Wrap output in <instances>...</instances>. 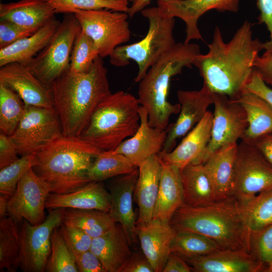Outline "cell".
Returning <instances> with one entry per match:
<instances>
[{"label": "cell", "instance_id": "ba28073f", "mask_svg": "<svg viewBox=\"0 0 272 272\" xmlns=\"http://www.w3.org/2000/svg\"><path fill=\"white\" fill-rule=\"evenodd\" d=\"M81 30L75 15L64 14L48 43L25 65L38 79L50 86L55 80L69 69L74 44Z\"/></svg>", "mask_w": 272, "mask_h": 272}, {"label": "cell", "instance_id": "ab89813d", "mask_svg": "<svg viewBox=\"0 0 272 272\" xmlns=\"http://www.w3.org/2000/svg\"><path fill=\"white\" fill-rule=\"evenodd\" d=\"M98 56V52L94 41L81 30L74 44L69 70L76 74L86 72Z\"/></svg>", "mask_w": 272, "mask_h": 272}, {"label": "cell", "instance_id": "f35d334b", "mask_svg": "<svg viewBox=\"0 0 272 272\" xmlns=\"http://www.w3.org/2000/svg\"><path fill=\"white\" fill-rule=\"evenodd\" d=\"M56 14L73 13L76 10L89 11L107 9L128 13L127 0H45Z\"/></svg>", "mask_w": 272, "mask_h": 272}, {"label": "cell", "instance_id": "7c38bea8", "mask_svg": "<svg viewBox=\"0 0 272 272\" xmlns=\"http://www.w3.org/2000/svg\"><path fill=\"white\" fill-rule=\"evenodd\" d=\"M62 135L54 108L26 105L25 113L14 133L8 136L19 156L33 153L45 144Z\"/></svg>", "mask_w": 272, "mask_h": 272}, {"label": "cell", "instance_id": "7dc6e473", "mask_svg": "<svg viewBox=\"0 0 272 272\" xmlns=\"http://www.w3.org/2000/svg\"><path fill=\"white\" fill-rule=\"evenodd\" d=\"M245 89L262 98L272 107V89L267 85L254 69Z\"/></svg>", "mask_w": 272, "mask_h": 272}, {"label": "cell", "instance_id": "ac0fdd59", "mask_svg": "<svg viewBox=\"0 0 272 272\" xmlns=\"http://www.w3.org/2000/svg\"><path fill=\"white\" fill-rule=\"evenodd\" d=\"M139 175V169L114 179L109 185L111 202L109 214L123 229L131 247L136 238V218L132 195Z\"/></svg>", "mask_w": 272, "mask_h": 272}, {"label": "cell", "instance_id": "1f68e13d", "mask_svg": "<svg viewBox=\"0 0 272 272\" xmlns=\"http://www.w3.org/2000/svg\"><path fill=\"white\" fill-rule=\"evenodd\" d=\"M63 222L81 229L93 239L104 235L116 224L108 212L74 209H65Z\"/></svg>", "mask_w": 272, "mask_h": 272}, {"label": "cell", "instance_id": "f1b7e54d", "mask_svg": "<svg viewBox=\"0 0 272 272\" xmlns=\"http://www.w3.org/2000/svg\"><path fill=\"white\" fill-rule=\"evenodd\" d=\"M235 100L244 109L248 122L241 141L251 143L272 132V107L267 102L246 89Z\"/></svg>", "mask_w": 272, "mask_h": 272}, {"label": "cell", "instance_id": "e0dca14e", "mask_svg": "<svg viewBox=\"0 0 272 272\" xmlns=\"http://www.w3.org/2000/svg\"><path fill=\"white\" fill-rule=\"evenodd\" d=\"M0 84L14 91L26 105L54 108L50 86L41 82L23 63L15 62L1 67Z\"/></svg>", "mask_w": 272, "mask_h": 272}, {"label": "cell", "instance_id": "836d02e7", "mask_svg": "<svg viewBox=\"0 0 272 272\" xmlns=\"http://www.w3.org/2000/svg\"><path fill=\"white\" fill-rule=\"evenodd\" d=\"M241 205L243 220L250 233L272 224V188Z\"/></svg>", "mask_w": 272, "mask_h": 272}, {"label": "cell", "instance_id": "2e32d148", "mask_svg": "<svg viewBox=\"0 0 272 272\" xmlns=\"http://www.w3.org/2000/svg\"><path fill=\"white\" fill-rule=\"evenodd\" d=\"M177 96L180 105V114L176 121L166 129L167 137L161 151L164 153L171 151L177 140L191 130L214 103V93L205 83L199 90H180Z\"/></svg>", "mask_w": 272, "mask_h": 272}, {"label": "cell", "instance_id": "bcb514c9", "mask_svg": "<svg viewBox=\"0 0 272 272\" xmlns=\"http://www.w3.org/2000/svg\"><path fill=\"white\" fill-rule=\"evenodd\" d=\"M73 252L79 271L106 272L100 259L90 250L84 252Z\"/></svg>", "mask_w": 272, "mask_h": 272}, {"label": "cell", "instance_id": "f907efd6", "mask_svg": "<svg viewBox=\"0 0 272 272\" xmlns=\"http://www.w3.org/2000/svg\"><path fill=\"white\" fill-rule=\"evenodd\" d=\"M256 6L260 12L258 22L266 26L272 39V0H257Z\"/></svg>", "mask_w": 272, "mask_h": 272}, {"label": "cell", "instance_id": "db71d44e", "mask_svg": "<svg viewBox=\"0 0 272 272\" xmlns=\"http://www.w3.org/2000/svg\"><path fill=\"white\" fill-rule=\"evenodd\" d=\"M151 0H134L129 7L128 14L130 17H132L137 13L141 12L148 6Z\"/></svg>", "mask_w": 272, "mask_h": 272}, {"label": "cell", "instance_id": "d6a6232c", "mask_svg": "<svg viewBox=\"0 0 272 272\" xmlns=\"http://www.w3.org/2000/svg\"><path fill=\"white\" fill-rule=\"evenodd\" d=\"M18 223L8 216L0 218V269L15 272L18 268L20 247Z\"/></svg>", "mask_w": 272, "mask_h": 272}, {"label": "cell", "instance_id": "7bdbcfd3", "mask_svg": "<svg viewBox=\"0 0 272 272\" xmlns=\"http://www.w3.org/2000/svg\"><path fill=\"white\" fill-rule=\"evenodd\" d=\"M60 230L68 246L73 252L90 250L93 238L81 229L62 222Z\"/></svg>", "mask_w": 272, "mask_h": 272}, {"label": "cell", "instance_id": "4fadbf2b", "mask_svg": "<svg viewBox=\"0 0 272 272\" xmlns=\"http://www.w3.org/2000/svg\"><path fill=\"white\" fill-rule=\"evenodd\" d=\"M213 104L211 139L197 164H204L219 149L237 143L248 126L246 112L235 99L214 93Z\"/></svg>", "mask_w": 272, "mask_h": 272}, {"label": "cell", "instance_id": "b9f144b4", "mask_svg": "<svg viewBox=\"0 0 272 272\" xmlns=\"http://www.w3.org/2000/svg\"><path fill=\"white\" fill-rule=\"evenodd\" d=\"M250 252L266 272H272V224L250 236Z\"/></svg>", "mask_w": 272, "mask_h": 272}, {"label": "cell", "instance_id": "3957f363", "mask_svg": "<svg viewBox=\"0 0 272 272\" xmlns=\"http://www.w3.org/2000/svg\"><path fill=\"white\" fill-rule=\"evenodd\" d=\"M101 152L79 137L61 135L36 151L32 169L51 193H68L90 182L88 171Z\"/></svg>", "mask_w": 272, "mask_h": 272}, {"label": "cell", "instance_id": "277c9868", "mask_svg": "<svg viewBox=\"0 0 272 272\" xmlns=\"http://www.w3.org/2000/svg\"><path fill=\"white\" fill-rule=\"evenodd\" d=\"M169 223L176 231L203 234L223 249H245L251 252L250 233L243 220L241 203L233 195L200 207L183 203Z\"/></svg>", "mask_w": 272, "mask_h": 272}, {"label": "cell", "instance_id": "52a82bcc", "mask_svg": "<svg viewBox=\"0 0 272 272\" xmlns=\"http://www.w3.org/2000/svg\"><path fill=\"white\" fill-rule=\"evenodd\" d=\"M141 12L149 23L145 37L138 42L117 47L109 56L110 64L117 67L126 66L130 60L137 62L139 70L135 83L176 43L173 36L174 18L162 16L157 7L145 8Z\"/></svg>", "mask_w": 272, "mask_h": 272}, {"label": "cell", "instance_id": "f6af8a7d", "mask_svg": "<svg viewBox=\"0 0 272 272\" xmlns=\"http://www.w3.org/2000/svg\"><path fill=\"white\" fill-rule=\"evenodd\" d=\"M263 50L262 54L255 59L253 69L266 84L272 86V39L263 43Z\"/></svg>", "mask_w": 272, "mask_h": 272}, {"label": "cell", "instance_id": "11a10c76", "mask_svg": "<svg viewBox=\"0 0 272 272\" xmlns=\"http://www.w3.org/2000/svg\"><path fill=\"white\" fill-rule=\"evenodd\" d=\"M9 198L0 195V218L8 216V203Z\"/></svg>", "mask_w": 272, "mask_h": 272}, {"label": "cell", "instance_id": "e575fe53", "mask_svg": "<svg viewBox=\"0 0 272 272\" xmlns=\"http://www.w3.org/2000/svg\"><path fill=\"white\" fill-rule=\"evenodd\" d=\"M138 168L126 156L110 151H102L90 168L88 176L90 181L105 179L130 173Z\"/></svg>", "mask_w": 272, "mask_h": 272}, {"label": "cell", "instance_id": "74e56055", "mask_svg": "<svg viewBox=\"0 0 272 272\" xmlns=\"http://www.w3.org/2000/svg\"><path fill=\"white\" fill-rule=\"evenodd\" d=\"M45 271L78 272L75 257L68 246L60 228H55L51 235V251Z\"/></svg>", "mask_w": 272, "mask_h": 272}, {"label": "cell", "instance_id": "44dd1931", "mask_svg": "<svg viewBox=\"0 0 272 272\" xmlns=\"http://www.w3.org/2000/svg\"><path fill=\"white\" fill-rule=\"evenodd\" d=\"M176 232L170 223L156 219L136 226L142 252L154 272H163L171 252V246Z\"/></svg>", "mask_w": 272, "mask_h": 272}, {"label": "cell", "instance_id": "6f0895ef", "mask_svg": "<svg viewBox=\"0 0 272 272\" xmlns=\"http://www.w3.org/2000/svg\"><path fill=\"white\" fill-rule=\"evenodd\" d=\"M127 1H128L129 2H130V0H127Z\"/></svg>", "mask_w": 272, "mask_h": 272}, {"label": "cell", "instance_id": "5b68a950", "mask_svg": "<svg viewBox=\"0 0 272 272\" xmlns=\"http://www.w3.org/2000/svg\"><path fill=\"white\" fill-rule=\"evenodd\" d=\"M200 53L196 44L176 43L139 82L138 99L147 111L151 126L166 129L171 115L179 113L180 104H173L168 101L170 80L180 74L184 67L191 68Z\"/></svg>", "mask_w": 272, "mask_h": 272}, {"label": "cell", "instance_id": "c3c4849f", "mask_svg": "<svg viewBox=\"0 0 272 272\" xmlns=\"http://www.w3.org/2000/svg\"><path fill=\"white\" fill-rule=\"evenodd\" d=\"M17 150L8 136L0 133V169L12 164L19 158Z\"/></svg>", "mask_w": 272, "mask_h": 272}, {"label": "cell", "instance_id": "9f6ffc18", "mask_svg": "<svg viewBox=\"0 0 272 272\" xmlns=\"http://www.w3.org/2000/svg\"><path fill=\"white\" fill-rule=\"evenodd\" d=\"M134 1V0H130V2H131V3H132V2H133Z\"/></svg>", "mask_w": 272, "mask_h": 272}, {"label": "cell", "instance_id": "8fae6325", "mask_svg": "<svg viewBox=\"0 0 272 272\" xmlns=\"http://www.w3.org/2000/svg\"><path fill=\"white\" fill-rule=\"evenodd\" d=\"M64 210L65 208L51 210L44 221L37 225L22 221L18 261L22 271H45L51 251V235L53 230L62 223Z\"/></svg>", "mask_w": 272, "mask_h": 272}, {"label": "cell", "instance_id": "6da1fadb", "mask_svg": "<svg viewBox=\"0 0 272 272\" xmlns=\"http://www.w3.org/2000/svg\"><path fill=\"white\" fill-rule=\"evenodd\" d=\"M252 27L251 22L244 21L231 40L225 42L216 26L208 52L195 57L193 65L213 93L235 99L245 89L263 45L258 38H253Z\"/></svg>", "mask_w": 272, "mask_h": 272}, {"label": "cell", "instance_id": "ffe728a7", "mask_svg": "<svg viewBox=\"0 0 272 272\" xmlns=\"http://www.w3.org/2000/svg\"><path fill=\"white\" fill-rule=\"evenodd\" d=\"M183 259L195 272L266 271L253 254L245 249H221L206 255Z\"/></svg>", "mask_w": 272, "mask_h": 272}, {"label": "cell", "instance_id": "9c48e42d", "mask_svg": "<svg viewBox=\"0 0 272 272\" xmlns=\"http://www.w3.org/2000/svg\"><path fill=\"white\" fill-rule=\"evenodd\" d=\"M272 188V166L252 144L241 141L236 154L232 195L242 203Z\"/></svg>", "mask_w": 272, "mask_h": 272}, {"label": "cell", "instance_id": "484cf974", "mask_svg": "<svg viewBox=\"0 0 272 272\" xmlns=\"http://www.w3.org/2000/svg\"><path fill=\"white\" fill-rule=\"evenodd\" d=\"M161 173L153 219L170 222L176 210L183 203L180 169L161 159Z\"/></svg>", "mask_w": 272, "mask_h": 272}, {"label": "cell", "instance_id": "4316f807", "mask_svg": "<svg viewBox=\"0 0 272 272\" xmlns=\"http://www.w3.org/2000/svg\"><path fill=\"white\" fill-rule=\"evenodd\" d=\"M55 14L54 9L45 0H20L0 4V20L11 21L34 30L55 18Z\"/></svg>", "mask_w": 272, "mask_h": 272}, {"label": "cell", "instance_id": "d6986e66", "mask_svg": "<svg viewBox=\"0 0 272 272\" xmlns=\"http://www.w3.org/2000/svg\"><path fill=\"white\" fill-rule=\"evenodd\" d=\"M139 114L140 126L135 134L110 151L124 155L138 167L146 159L162 151L167 137V129L150 125L147 111L141 106Z\"/></svg>", "mask_w": 272, "mask_h": 272}, {"label": "cell", "instance_id": "4dcf8cb0", "mask_svg": "<svg viewBox=\"0 0 272 272\" xmlns=\"http://www.w3.org/2000/svg\"><path fill=\"white\" fill-rule=\"evenodd\" d=\"M180 171L184 204L196 207L218 200L214 187L203 164H190Z\"/></svg>", "mask_w": 272, "mask_h": 272}, {"label": "cell", "instance_id": "ee69618b", "mask_svg": "<svg viewBox=\"0 0 272 272\" xmlns=\"http://www.w3.org/2000/svg\"><path fill=\"white\" fill-rule=\"evenodd\" d=\"M36 31L23 28L11 21L0 20V49L30 36Z\"/></svg>", "mask_w": 272, "mask_h": 272}, {"label": "cell", "instance_id": "9a60e30c", "mask_svg": "<svg viewBox=\"0 0 272 272\" xmlns=\"http://www.w3.org/2000/svg\"><path fill=\"white\" fill-rule=\"evenodd\" d=\"M240 0H158L160 14L165 17L178 18L185 24L184 43L203 40L198 27L199 19L206 12L216 10L220 12L236 13Z\"/></svg>", "mask_w": 272, "mask_h": 272}, {"label": "cell", "instance_id": "cb8c5ba5", "mask_svg": "<svg viewBox=\"0 0 272 272\" xmlns=\"http://www.w3.org/2000/svg\"><path fill=\"white\" fill-rule=\"evenodd\" d=\"M110 194L101 181H90L79 189L65 194L50 193L45 208L96 210L109 212Z\"/></svg>", "mask_w": 272, "mask_h": 272}, {"label": "cell", "instance_id": "7402d4cb", "mask_svg": "<svg viewBox=\"0 0 272 272\" xmlns=\"http://www.w3.org/2000/svg\"><path fill=\"white\" fill-rule=\"evenodd\" d=\"M213 118V113L208 111L176 147L159 154L161 160L180 170L190 164H197L211 139Z\"/></svg>", "mask_w": 272, "mask_h": 272}, {"label": "cell", "instance_id": "7a4b0ae2", "mask_svg": "<svg viewBox=\"0 0 272 272\" xmlns=\"http://www.w3.org/2000/svg\"><path fill=\"white\" fill-rule=\"evenodd\" d=\"M62 135L79 137L99 103L111 92L103 58L98 56L87 72L67 70L50 85Z\"/></svg>", "mask_w": 272, "mask_h": 272}, {"label": "cell", "instance_id": "60d3db41", "mask_svg": "<svg viewBox=\"0 0 272 272\" xmlns=\"http://www.w3.org/2000/svg\"><path fill=\"white\" fill-rule=\"evenodd\" d=\"M35 153L21 156L0 170V195L10 198L24 174L35 164Z\"/></svg>", "mask_w": 272, "mask_h": 272}, {"label": "cell", "instance_id": "681fc988", "mask_svg": "<svg viewBox=\"0 0 272 272\" xmlns=\"http://www.w3.org/2000/svg\"><path fill=\"white\" fill-rule=\"evenodd\" d=\"M121 272H154V270L142 252V253L132 254Z\"/></svg>", "mask_w": 272, "mask_h": 272}, {"label": "cell", "instance_id": "f5cc1de1", "mask_svg": "<svg viewBox=\"0 0 272 272\" xmlns=\"http://www.w3.org/2000/svg\"><path fill=\"white\" fill-rule=\"evenodd\" d=\"M250 143L261 152L272 166V132L264 134Z\"/></svg>", "mask_w": 272, "mask_h": 272}, {"label": "cell", "instance_id": "f546056e", "mask_svg": "<svg viewBox=\"0 0 272 272\" xmlns=\"http://www.w3.org/2000/svg\"><path fill=\"white\" fill-rule=\"evenodd\" d=\"M237 143L223 147L203 164L214 187L218 200L232 195Z\"/></svg>", "mask_w": 272, "mask_h": 272}, {"label": "cell", "instance_id": "5bb4252c", "mask_svg": "<svg viewBox=\"0 0 272 272\" xmlns=\"http://www.w3.org/2000/svg\"><path fill=\"white\" fill-rule=\"evenodd\" d=\"M51 190L48 184L29 169L19 181L8 203V216L18 223L26 220L33 225L44 221V209Z\"/></svg>", "mask_w": 272, "mask_h": 272}, {"label": "cell", "instance_id": "603a6c76", "mask_svg": "<svg viewBox=\"0 0 272 272\" xmlns=\"http://www.w3.org/2000/svg\"><path fill=\"white\" fill-rule=\"evenodd\" d=\"M134 194L139 208L136 226L150 222L158 195L161 173L160 155H154L138 167Z\"/></svg>", "mask_w": 272, "mask_h": 272}, {"label": "cell", "instance_id": "816d5d0a", "mask_svg": "<svg viewBox=\"0 0 272 272\" xmlns=\"http://www.w3.org/2000/svg\"><path fill=\"white\" fill-rule=\"evenodd\" d=\"M192 267L182 257L171 252L163 272H191Z\"/></svg>", "mask_w": 272, "mask_h": 272}, {"label": "cell", "instance_id": "8d00e7d4", "mask_svg": "<svg viewBox=\"0 0 272 272\" xmlns=\"http://www.w3.org/2000/svg\"><path fill=\"white\" fill-rule=\"evenodd\" d=\"M25 109V104L15 91L0 84L1 132L11 135L22 118Z\"/></svg>", "mask_w": 272, "mask_h": 272}, {"label": "cell", "instance_id": "8992f818", "mask_svg": "<svg viewBox=\"0 0 272 272\" xmlns=\"http://www.w3.org/2000/svg\"><path fill=\"white\" fill-rule=\"evenodd\" d=\"M140 106L128 92L111 93L96 107L79 137L102 151H113L138 130Z\"/></svg>", "mask_w": 272, "mask_h": 272}, {"label": "cell", "instance_id": "d4e9b609", "mask_svg": "<svg viewBox=\"0 0 272 272\" xmlns=\"http://www.w3.org/2000/svg\"><path fill=\"white\" fill-rule=\"evenodd\" d=\"M127 236L118 223L104 235L93 238L90 250L102 262L106 272H121L132 253Z\"/></svg>", "mask_w": 272, "mask_h": 272}, {"label": "cell", "instance_id": "30bf717a", "mask_svg": "<svg viewBox=\"0 0 272 272\" xmlns=\"http://www.w3.org/2000/svg\"><path fill=\"white\" fill-rule=\"evenodd\" d=\"M82 30L94 41L99 55L109 56L130 38L127 13L107 9L76 10Z\"/></svg>", "mask_w": 272, "mask_h": 272}, {"label": "cell", "instance_id": "d590c367", "mask_svg": "<svg viewBox=\"0 0 272 272\" xmlns=\"http://www.w3.org/2000/svg\"><path fill=\"white\" fill-rule=\"evenodd\" d=\"M223 249L210 238L198 233L176 231L173 239L171 251L182 258L206 255Z\"/></svg>", "mask_w": 272, "mask_h": 272}, {"label": "cell", "instance_id": "83f0119b", "mask_svg": "<svg viewBox=\"0 0 272 272\" xmlns=\"http://www.w3.org/2000/svg\"><path fill=\"white\" fill-rule=\"evenodd\" d=\"M60 23L55 17L30 36L0 49V67L15 62L26 64L48 43Z\"/></svg>", "mask_w": 272, "mask_h": 272}]
</instances>
